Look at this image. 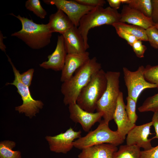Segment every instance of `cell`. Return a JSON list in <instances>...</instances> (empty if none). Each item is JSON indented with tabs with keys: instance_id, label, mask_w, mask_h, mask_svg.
I'll return each mask as SVG.
<instances>
[{
	"instance_id": "obj_1",
	"label": "cell",
	"mask_w": 158,
	"mask_h": 158,
	"mask_svg": "<svg viewBox=\"0 0 158 158\" xmlns=\"http://www.w3.org/2000/svg\"><path fill=\"white\" fill-rule=\"evenodd\" d=\"M101 69V64L94 57L78 69L69 80L63 82L61 91L64 96L65 105L76 103L81 90L89 82L93 75Z\"/></svg>"
},
{
	"instance_id": "obj_2",
	"label": "cell",
	"mask_w": 158,
	"mask_h": 158,
	"mask_svg": "<svg viewBox=\"0 0 158 158\" xmlns=\"http://www.w3.org/2000/svg\"><path fill=\"white\" fill-rule=\"evenodd\" d=\"M18 19L22 24V29L12 33L23 42L28 46L34 49H39L48 45L51 42L52 33L47 24H39L27 17L17 16L12 13L9 14Z\"/></svg>"
},
{
	"instance_id": "obj_3",
	"label": "cell",
	"mask_w": 158,
	"mask_h": 158,
	"mask_svg": "<svg viewBox=\"0 0 158 158\" xmlns=\"http://www.w3.org/2000/svg\"><path fill=\"white\" fill-rule=\"evenodd\" d=\"M121 18L120 13L110 6L105 8L101 6L95 7L85 15L80 20L78 29L87 49L89 47L87 37L91 29L105 25H112L119 22Z\"/></svg>"
},
{
	"instance_id": "obj_4",
	"label": "cell",
	"mask_w": 158,
	"mask_h": 158,
	"mask_svg": "<svg viewBox=\"0 0 158 158\" xmlns=\"http://www.w3.org/2000/svg\"><path fill=\"white\" fill-rule=\"evenodd\" d=\"M107 84L106 72L101 69L93 75L89 82L81 90L76 103L84 110L94 112L97 103L106 89Z\"/></svg>"
},
{
	"instance_id": "obj_5",
	"label": "cell",
	"mask_w": 158,
	"mask_h": 158,
	"mask_svg": "<svg viewBox=\"0 0 158 158\" xmlns=\"http://www.w3.org/2000/svg\"><path fill=\"white\" fill-rule=\"evenodd\" d=\"M107 84L106 89L97 103V112L103 113V120L107 123L113 119L117 101L120 91L119 71L106 72Z\"/></svg>"
},
{
	"instance_id": "obj_6",
	"label": "cell",
	"mask_w": 158,
	"mask_h": 158,
	"mask_svg": "<svg viewBox=\"0 0 158 158\" xmlns=\"http://www.w3.org/2000/svg\"><path fill=\"white\" fill-rule=\"evenodd\" d=\"M124 140L117 130H111L109 124L103 120L100 122L95 129L75 140L73 145L75 147L82 150L94 145L104 143L117 146L123 143Z\"/></svg>"
},
{
	"instance_id": "obj_7",
	"label": "cell",
	"mask_w": 158,
	"mask_h": 158,
	"mask_svg": "<svg viewBox=\"0 0 158 158\" xmlns=\"http://www.w3.org/2000/svg\"><path fill=\"white\" fill-rule=\"evenodd\" d=\"M7 56L8 61L12 66L14 78L12 83H7L6 85L15 86L17 89V92L20 95L23 101L22 104L16 107L15 109L19 113H24L26 116L31 118L39 112L40 110L43 108L44 104L41 101L36 100L33 98L29 87L24 84L21 81L19 71L16 69L10 57L7 55Z\"/></svg>"
},
{
	"instance_id": "obj_8",
	"label": "cell",
	"mask_w": 158,
	"mask_h": 158,
	"mask_svg": "<svg viewBox=\"0 0 158 158\" xmlns=\"http://www.w3.org/2000/svg\"><path fill=\"white\" fill-rule=\"evenodd\" d=\"M145 67L141 65L135 71H130L123 67V72L128 96L136 102L141 92L147 89L157 88L156 85L147 82L144 77Z\"/></svg>"
},
{
	"instance_id": "obj_9",
	"label": "cell",
	"mask_w": 158,
	"mask_h": 158,
	"mask_svg": "<svg viewBox=\"0 0 158 158\" xmlns=\"http://www.w3.org/2000/svg\"><path fill=\"white\" fill-rule=\"evenodd\" d=\"M45 4L55 5L69 17L74 25L78 27L82 18L95 7L82 5L74 0H43Z\"/></svg>"
},
{
	"instance_id": "obj_10",
	"label": "cell",
	"mask_w": 158,
	"mask_h": 158,
	"mask_svg": "<svg viewBox=\"0 0 158 158\" xmlns=\"http://www.w3.org/2000/svg\"><path fill=\"white\" fill-rule=\"evenodd\" d=\"M80 130L75 131L70 127L65 132L54 136H47L50 150L56 153L66 154L74 147L73 142L81 137Z\"/></svg>"
},
{
	"instance_id": "obj_11",
	"label": "cell",
	"mask_w": 158,
	"mask_h": 158,
	"mask_svg": "<svg viewBox=\"0 0 158 158\" xmlns=\"http://www.w3.org/2000/svg\"><path fill=\"white\" fill-rule=\"evenodd\" d=\"M68 106L70 118L73 122L80 123L85 132L89 131L96 123L101 121L103 117L102 113L88 112L81 108L76 102Z\"/></svg>"
},
{
	"instance_id": "obj_12",
	"label": "cell",
	"mask_w": 158,
	"mask_h": 158,
	"mask_svg": "<svg viewBox=\"0 0 158 158\" xmlns=\"http://www.w3.org/2000/svg\"><path fill=\"white\" fill-rule=\"evenodd\" d=\"M152 126V121L141 125H135L126 135V144L136 145L145 150L152 148L151 141L154 138H148L151 134L150 129Z\"/></svg>"
},
{
	"instance_id": "obj_13",
	"label": "cell",
	"mask_w": 158,
	"mask_h": 158,
	"mask_svg": "<svg viewBox=\"0 0 158 158\" xmlns=\"http://www.w3.org/2000/svg\"><path fill=\"white\" fill-rule=\"evenodd\" d=\"M123 92L120 91L118 97L113 119L116 124V130L124 140L128 132L136 125L129 119L125 109Z\"/></svg>"
},
{
	"instance_id": "obj_14",
	"label": "cell",
	"mask_w": 158,
	"mask_h": 158,
	"mask_svg": "<svg viewBox=\"0 0 158 158\" xmlns=\"http://www.w3.org/2000/svg\"><path fill=\"white\" fill-rule=\"evenodd\" d=\"M67 54L63 36L62 35H58L54 51L48 56L47 61L43 62L39 66L47 69H51L56 71H61L64 66Z\"/></svg>"
},
{
	"instance_id": "obj_15",
	"label": "cell",
	"mask_w": 158,
	"mask_h": 158,
	"mask_svg": "<svg viewBox=\"0 0 158 158\" xmlns=\"http://www.w3.org/2000/svg\"><path fill=\"white\" fill-rule=\"evenodd\" d=\"M90 59L89 53L87 51L80 54H67L61 70L60 81L63 83L69 80L74 73Z\"/></svg>"
},
{
	"instance_id": "obj_16",
	"label": "cell",
	"mask_w": 158,
	"mask_h": 158,
	"mask_svg": "<svg viewBox=\"0 0 158 158\" xmlns=\"http://www.w3.org/2000/svg\"><path fill=\"white\" fill-rule=\"evenodd\" d=\"M62 35L67 54H80L86 51L84 40L78 27L74 25Z\"/></svg>"
},
{
	"instance_id": "obj_17",
	"label": "cell",
	"mask_w": 158,
	"mask_h": 158,
	"mask_svg": "<svg viewBox=\"0 0 158 158\" xmlns=\"http://www.w3.org/2000/svg\"><path fill=\"white\" fill-rule=\"evenodd\" d=\"M120 14V22L139 26L146 30L154 24L151 18L148 17L140 12L130 8L128 5L123 6Z\"/></svg>"
},
{
	"instance_id": "obj_18",
	"label": "cell",
	"mask_w": 158,
	"mask_h": 158,
	"mask_svg": "<svg viewBox=\"0 0 158 158\" xmlns=\"http://www.w3.org/2000/svg\"><path fill=\"white\" fill-rule=\"evenodd\" d=\"M115 145L104 143L94 145L82 150L78 158H113L118 150Z\"/></svg>"
},
{
	"instance_id": "obj_19",
	"label": "cell",
	"mask_w": 158,
	"mask_h": 158,
	"mask_svg": "<svg viewBox=\"0 0 158 158\" xmlns=\"http://www.w3.org/2000/svg\"><path fill=\"white\" fill-rule=\"evenodd\" d=\"M47 24L52 33L59 32L61 35L74 25L67 16L59 9L49 16Z\"/></svg>"
},
{
	"instance_id": "obj_20",
	"label": "cell",
	"mask_w": 158,
	"mask_h": 158,
	"mask_svg": "<svg viewBox=\"0 0 158 158\" xmlns=\"http://www.w3.org/2000/svg\"><path fill=\"white\" fill-rule=\"evenodd\" d=\"M112 26L115 29H120L135 36L139 40L144 41H148L146 30L141 27L120 21L114 24Z\"/></svg>"
},
{
	"instance_id": "obj_21",
	"label": "cell",
	"mask_w": 158,
	"mask_h": 158,
	"mask_svg": "<svg viewBox=\"0 0 158 158\" xmlns=\"http://www.w3.org/2000/svg\"><path fill=\"white\" fill-rule=\"evenodd\" d=\"M140 148L135 145H121L114 153L113 158H140Z\"/></svg>"
},
{
	"instance_id": "obj_22",
	"label": "cell",
	"mask_w": 158,
	"mask_h": 158,
	"mask_svg": "<svg viewBox=\"0 0 158 158\" xmlns=\"http://www.w3.org/2000/svg\"><path fill=\"white\" fill-rule=\"evenodd\" d=\"M16 142L10 140H4L0 143V158H22L20 152L13 149Z\"/></svg>"
},
{
	"instance_id": "obj_23",
	"label": "cell",
	"mask_w": 158,
	"mask_h": 158,
	"mask_svg": "<svg viewBox=\"0 0 158 158\" xmlns=\"http://www.w3.org/2000/svg\"><path fill=\"white\" fill-rule=\"evenodd\" d=\"M128 5L146 16L151 18L152 11L151 0H131Z\"/></svg>"
},
{
	"instance_id": "obj_24",
	"label": "cell",
	"mask_w": 158,
	"mask_h": 158,
	"mask_svg": "<svg viewBox=\"0 0 158 158\" xmlns=\"http://www.w3.org/2000/svg\"><path fill=\"white\" fill-rule=\"evenodd\" d=\"M138 109L140 112L158 111V93L147 98Z\"/></svg>"
},
{
	"instance_id": "obj_25",
	"label": "cell",
	"mask_w": 158,
	"mask_h": 158,
	"mask_svg": "<svg viewBox=\"0 0 158 158\" xmlns=\"http://www.w3.org/2000/svg\"><path fill=\"white\" fill-rule=\"evenodd\" d=\"M25 6L27 9L41 19L45 18L47 15V12L42 7L39 0H28L25 2Z\"/></svg>"
},
{
	"instance_id": "obj_26",
	"label": "cell",
	"mask_w": 158,
	"mask_h": 158,
	"mask_svg": "<svg viewBox=\"0 0 158 158\" xmlns=\"http://www.w3.org/2000/svg\"><path fill=\"white\" fill-rule=\"evenodd\" d=\"M144 77L147 82L156 85L158 89V65H147L145 67Z\"/></svg>"
},
{
	"instance_id": "obj_27",
	"label": "cell",
	"mask_w": 158,
	"mask_h": 158,
	"mask_svg": "<svg viewBox=\"0 0 158 158\" xmlns=\"http://www.w3.org/2000/svg\"><path fill=\"white\" fill-rule=\"evenodd\" d=\"M127 104L125 109L128 117L130 121L135 124L138 116L136 113L137 102L131 97L127 96L126 98Z\"/></svg>"
},
{
	"instance_id": "obj_28",
	"label": "cell",
	"mask_w": 158,
	"mask_h": 158,
	"mask_svg": "<svg viewBox=\"0 0 158 158\" xmlns=\"http://www.w3.org/2000/svg\"><path fill=\"white\" fill-rule=\"evenodd\" d=\"M146 32L150 46L158 49V30L153 26L146 29Z\"/></svg>"
},
{
	"instance_id": "obj_29",
	"label": "cell",
	"mask_w": 158,
	"mask_h": 158,
	"mask_svg": "<svg viewBox=\"0 0 158 158\" xmlns=\"http://www.w3.org/2000/svg\"><path fill=\"white\" fill-rule=\"evenodd\" d=\"M131 47L136 56L139 58L144 57V54L147 49V47L143 44L142 41L138 40L133 44Z\"/></svg>"
},
{
	"instance_id": "obj_30",
	"label": "cell",
	"mask_w": 158,
	"mask_h": 158,
	"mask_svg": "<svg viewBox=\"0 0 158 158\" xmlns=\"http://www.w3.org/2000/svg\"><path fill=\"white\" fill-rule=\"evenodd\" d=\"M34 72V69L32 68L20 74V78L21 82L29 87L31 84Z\"/></svg>"
},
{
	"instance_id": "obj_31",
	"label": "cell",
	"mask_w": 158,
	"mask_h": 158,
	"mask_svg": "<svg viewBox=\"0 0 158 158\" xmlns=\"http://www.w3.org/2000/svg\"><path fill=\"white\" fill-rule=\"evenodd\" d=\"M116 33L120 37L125 40L128 44L132 46L133 43L138 39L135 36L119 28H116Z\"/></svg>"
},
{
	"instance_id": "obj_32",
	"label": "cell",
	"mask_w": 158,
	"mask_h": 158,
	"mask_svg": "<svg viewBox=\"0 0 158 158\" xmlns=\"http://www.w3.org/2000/svg\"><path fill=\"white\" fill-rule=\"evenodd\" d=\"M78 3L85 6L96 7L98 6L103 7L106 4L104 0H75Z\"/></svg>"
},
{
	"instance_id": "obj_33",
	"label": "cell",
	"mask_w": 158,
	"mask_h": 158,
	"mask_svg": "<svg viewBox=\"0 0 158 158\" xmlns=\"http://www.w3.org/2000/svg\"><path fill=\"white\" fill-rule=\"evenodd\" d=\"M140 158H158V145L149 150L141 151Z\"/></svg>"
},
{
	"instance_id": "obj_34",
	"label": "cell",
	"mask_w": 158,
	"mask_h": 158,
	"mask_svg": "<svg viewBox=\"0 0 158 158\" xmlns=\"http://www.w3.org/2000/svg\"><path fill=\"white\" fill-rule=\"evenodd\" d=\"M152 11L151 18L154 24L158 23V0H151Z\"/></svg>"
},
{
	"instance_id": "obj_35",
	"label": "cell",
	"mask_w": 158,
	"mask_h": 158,
	"mask_svg": "<svg viewBox=\"0 0 158 158\" xmlns=\"http://www.w3.org/2000/svg\"><path fill=\"white\" fill-rule=\"evenodd\" d=\"M151 121L156 134L155 136L153 138L154 139L157 138L158 139V111L154 113Z\"/></svg>"
},
{
	"instance_id": "obj_36",
	"label": "cell",
	"mask_w": 158,
	"mask_h": 158,
	"mask_svg": "<svg viewBox=\"0 0 158 158\" xmlns=\"http://www.w3.org/2000/svg\"><path fill=\"white\" fill-rule=\"evenodd\" d=\"M107 1L111 7L117 10L119 8L121 4L120 0H107Z\"/></svg>"
},
{
	"instance_id": "obj_37",
	"label": "cell",
	"mask_w": 158,
	"mask_h": 158,
	"mask_svg": "<svg viewBox=\"0 0 158 158\" xmlns=\"http://www.w3.org/2000/svg\"><path fill=\"white\" fill-rule=\"evenodd\" d=\"M0 32V49L2 51L5 52L6 47L3 42V40L6 37L3 36L1 31Z\"/></svg>"
},
{
	"instance_id": "obj_38",
	"label": "cell",
	"mask_w": 158,
	"mask_h": 158,
	"mask_svg": "<svg viewBox=\"0 0 158 158\" xmlns=\"http://www.w3.org/2000/svg\"><path fill=\"white\" fill-rule=\"evenodd\" d=\"M121 3L126 4L128 5L130 2L131 0H120Z\"/></svg>"
},
{
	"instance_id": "obj_39",
	"label": "cell",
	"mask_w": 158,
	"mask_h": 158,
	"mask_svg": "<svg viewBox=\"0 0 158 158\" xmlns=\"http://www.w3.org/2000/svg\"><path fill=\"white\" fill-rule=\"evenodd\" d=\"M153 26L158 30V23L154 24Z\"/></svg>"
}]
</instances>
